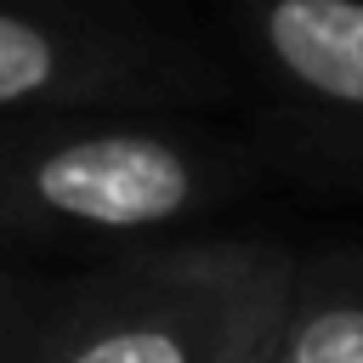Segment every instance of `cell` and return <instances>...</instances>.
Wrapping results in <instances>:
<instances>
[{
	"label": "cell",
	"mask_w": 363,
	"mask_h": 363,
	"mask_svg": "<svg viewBox=\"0 0 363 363\" xmlns=\"http://www.w3.org/2000/svg\"><path fill=\"white\" fill-rule=\"evenodd\" d=\"M164 79L170 68H153L136 45L96 23L0 0V119L125 102L164 91Z\"/></svg>",
	"instance_id": "cell-4"
},
{
	"label": "cell",
	"mask_w": 363,
	"mask_h": 363,
	"mask_svg": "<svg viewBox=\"0 0 363 363\" xmlns=\"http://www.w3.org/2000/svg\"><path fill=\"white\" fill-rule=\"evenodd\" d=\"M0 363H6V357H0Z\"/></svg>",
	"instance_id": "cell-7"
},
{
	"label": "cell",
	"mask_w": 363,
	"mask_h": 363,
	"mask_svg": "<svg viewBox=\"0 0 363 363\" xmlns=\"http://www.w3.org/2000/svg\"><path fill=\"white\" fill-rule=\"evenodd\" d=\"M295 255L261 238L130 250L85 278L40 284L6 363H267Z\"/></svg>",
	"instance_id": "cell-1"
},
{
	"label": "cell",
	"mask_w": 363,
	"mask_h": 363,
	"mask_svg": "<svg viewBox=\"0 0 363 363\" xmlns=\"http://www.w3.org/2000/svg\"><path fill=\"white\" fill-rule=\"evenodd\" d=\"M250 159L216 136L147 125L6 113L0 125V238H142L238 193Z\"/></svg>",
	"instance_id": "cell-2"
},
{
	"label": "cell",
	"mask_w": 363,
	"mask_h": 363,
	"mask_svg": "<svg viewBox=\"0 0 363 363\" xmlns=\"http://www.w3.org/2000/svg\"><path fill=\"white\" fill-rule=\"evenodd\" d=\"M267 363H363V244L295 255Z\"/></svg>",
	"instance_id": "cell-5"
},
{
	"label": "cell",
	"mask_w": 363,
	"mask_h": 363,
	"mask_svg": "<svg viewBox=\"0 0 363 363\" xmlns=\"http://www.w3.org/2000/svg\"><path fill=\"white\" fill-rule=\"evenodd\" d=\"M233 23L301 164L363 193V0H233Z\"/></svg>",
	"instance_id": "cell-3"
},
{
	"label": "cell",
	"mask_w": 363,
	"mask_h": 363,
	"mask_svg": "<svg viewBox=\"0 0 363 363\" xmlns=\"http://www.w3.org/2000/svg\"><path fill=\"white\" fill-rule=\"evenodd\" d=\"M40 295V284H28V278H11V272H0V340L17 329V318L28 312V301Z\"/></svg>",
	"instance_id": "cell-6"
}]
</instances>
